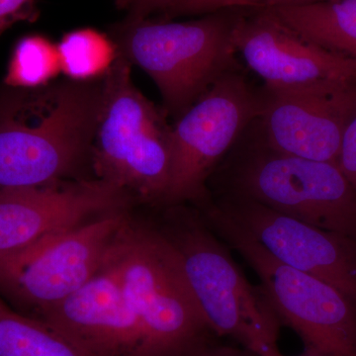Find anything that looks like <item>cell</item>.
<instances>
[{"mask_svg": "<svg viewBox=\"0 0 356 356\" xmlns=\"http://www.w3.org/2000/svg\"><path fill=\"white\" fill-rule=\"evenodd\" d=\"M102 95L103 79L0 86V191L88 178Z\"/></svg>", "mask_w": 356, "mask_h": 356, "instance_id": "6da1fadb", "label": "cell"}, {"mask_svg": "<svg viewBox=\"0 0 356 356\" xmlns=\"http://www.w3.org/2000/svg\"><path fill=\"white\" fill-rule=\"evenodd\" d=\"M254 121L211 175L210 194L254 201L356 240V194L337 163L274 149Z\"/></svg>", "mask_w": 356, "mask_h": 356, "instance_id": "7a4b0ae2", "label": "cell"}, {"mask_svg": "<svg viewBox=\"0 0 356 356\" xmlns=\"http://www.w3.org/2000/svg\"><path fill=\"white\" fill-rule=\"evenodd\" d=\"M165 208L161 229L177 250L192 294L212 332L255 355L284 356L278 346L282 325L270 302L259 285L248 280L200 211L186 204Z\"/></svg>", "mask_w": 356, "mask_h": 356, "instance_id": "3957f363", "label": "cell"}, {"mask_svg": "<svg viewBox=\"0 0 356 356\" xmlns=\"http://www.w3.org/2000/svg\"><path fill=\"white\" fill-rule=\"evenodd\" d=\"M247 9L188 21L125 19L113 29L119 54L147 72L175 120L227 72L241 69L236 35Z\"/></svg>", "mask_w": 356, "mask_h": 356, "instance_id": "277c9868", "label": "cell"}, {"mask_svg": "<svg viewBox=\"0 0 356 356\" xmlns=\"http://www.w3.org/2000/svg\"><path fill=\"white\" fill-rule=\"evenodd\" d=\"M110 254L149 356H186L219 339L204 318L177 250L161 227L134 222L128 216Z\"/></svg>", "mask_w": 356, "mask_h": 356, "instance_id": "5b68a950", "label": "cell"}, {"mask_svg": "<svg viewBox=\"0 0 356 356\" xmlns=\"http://www.w3.org/2000/svg\"><path fill=\"white\" fill-rule=\"evenodd\" d=\"M131 70V63L119 54L103 79L91 172L135 201L163 206L172 175V126L163 107L135 86Z\"/></svg>", "mask_w": 356, "mask_h": 356, "instance_id": "8992f818", "label": "cell"}, {"mask_svg": "<svg viewBox=\"0 0 356 356\" xmlns=\"http://www.w3.org/2000/svg\"><path fill=\"white\" fill-rule=\"evenodd\" d=\"M197 209L211 229L252 267L281 325L296 332L304 350L356 356L355 300L327 281L277 261L209 200Z\"/></svg>", "mask_w": 356, "mask_h": 356, "instance_id": "52a82bcc", "label": "cell"}, {"mask_svg": "<svg viewBox=\"0 0 356 356\" xmlns=\"http://www.w3.org/2000/svg\"><path fill=\"white\" fill-rule=\"evenodd\" d=\"M264 86H255L241 69L227 72L175 120L172 175L166 206H199L210 197L211 175L266 105Z\"/></svg>", "mask_w": 356, "mask_h": 356, "instance_id": "ba28073f", "label": "cell"}, {"mask_svg": "<svg viewBox=\"0 0 356 356\" xmlns=\"http://www.w3.org/2000/svg\"><path fill=\"white\" fill-rule=\"evenodd\" d=\"M128 211L109 213L13 254L0 255V296L37 318L83 286L102 266Z\"/></svg>", "mask_w": 356, "mask_h": 356, "instance_id": "9c48e42d", "label": "cell"}, {"mask_svg": "<svg viewBox=\"0 0 356 356\" xmlns=\"http://www.w3.org/2000/svg\"><path fill=\"white\" fill-rule=\"evenodd\" d=\"M136 202L127 192L95 178L0 191V255L19 252Z\"/></svg>", "mask_w": 356, "mask_h": 356, "instance_id": "30bf717a", "label": "cell"}, {"mask_svg": "<svg viewBox=\"0 0 356 356\" xmlns=\"http://www.w3.org/2000/svg\"><path fill=\"white\" fill-rule=\"evenodd\" d=\"M222 214L277 261L327 281L356 301V240L248 199L210 194Z\"/></svg>", "mask_w": 356, "mask_h": 356, "instance_id": "8fae6325", "label": "cell"}, {"mask_svg": "<svg viewBox=\"0 0 356 356\" xmlns=\"http://www.w3.org/2000/svg\"><path fill=\"white\" fill-rule=\"evenodd\" d=\"M238 54L273 91L353 83L356 60L304 38L267 10H248L236 35Z\"/></svg>", "mask_w": 356, "mask_h": 356, "instance_id": "7c38bea8", "label": "cell"}, {"mask_svg": "<svg viewBox=\"0 0 356 356\" xmlns=\"http://www.w3.org/2000/svg\"><path fill=\"white\" fill-rule=\"evenodd\" d=\"M266 92L264 111L254 121L264 142L283 153L337 163L344 131L356 114V81Z\"/></svg>", "mask_w": 356, "mask_h": 356, "instance_id": "4fadbf2b", "label": "cell"}, {"mask_svg": "<svg viewBox=\"0 0 356 356\" xmlns=\"http://www.w3.org/2000/svg\"><path fill=\"white\" fill-rule=\"evenodd\" d=\"M35 318L55 327L90 356H149L124 297L110 248L83 287Z\"/></svg>", "mask_w": 356, "mask_h": 356, "instance_id": "5bb4252c", "label": "cell"}, {"mask_svg": "<svg viewBox=\"0 0 356 356\" xmlns=\"http://www.w3.org/2000/svg\"><path fill=\"white\" fill-rule=\"evenodd\" d=\"M266 10L304 38L356 60V0H325Z\"/></svg>", "mask_w": 356, "mask_h": 356, "instance_id": "9a60e30c", "label": "cell"}, {"mask_svg": "<svg viewBox=\"0 0 356 356\" xmlns=\"http://www.w3.org/2000/svg\"><path fill=\"white\" fill-rule=\"evenodd\" d=\"M0 356H90L55 327L13 308L0 296Z\"/></svg>", "mask_w": 356, "mask_h": 356, "instance_id": "2e32d148", "label": "cell"}, {"mask_svg": "<svg viewBox=\"0 0 356 356\" xmlns=\"http://www.w3.org/2000/svg\"><path fill=\"white\" fill-rule=\"evenodd\" d=\"M57 44L63 74L79 83L102 81L119 57L112 37L95 28L65 33Z\"/></svg>", "mask_w": 356, "mask_h": 356, "instance_id": "e0dca14e", "label": "cell"}, {"mask_svg": "<svg viewBox=\"0 0 356 356\" xmlns=\"http://www.w3.org/2000/svg\"><path fill=\"white\" fill-rule=\"evenodd\" d=\"M60 72L58 44L44 35H26L14 46L3 84L20 89L43 88L53 83Z\"/></svg>", "mask_w": 356, "mask_h": 356, "instance_id": "ac0fdd59", "label": "cell"}, {"mask_svg": "<svg viewBox=\"0 0 356 356\" xmlns=\"http://www.w3.org/2000/svg\"><path fill=\"white\" fill-rule=\"evenodd\" d=\"M325 0H177L161 19L173 20L181 16L205 15L224 9L266 10L276 7L299 6Z\"/></svg>", "mask_w": 356, "mask_h": 356, "instance_id": "d6986e66", "label": "cell"}, {"mask_svg": "<svg viewBox=\"0 0 356 356\" xmlns=\"http://www.w3.org/2000/svg\"><path fill=\"white\" fill-rule=\"evenodd\" d=\"M36 0H0V36L11 26L38 19Z\"/></svg>", "mask_w": 356, "mask_h": 356, "instance_id": "ffe728a7", "label": "cell"}, {"mask_svg": "<svg viewBox=\"0 0 356 356\" xmlns=\"http://www.w3.org/2000/svg\"><path fill=\"white\" fill-rule=\"evenodd\" d=\"M337 165L356 194V114L344 131Z\"/></svg>", "mask_w": 356, "mask_h": 356, "instance_id": "44dd1931", "label": "cell"}, {"mask_svg": "<svg viewBox=\"0 0 356 356\" xmlns=\"http://www.w3.org/2000/svg\"><path fill=\"white\" fill-rule=\"evenodd\" d=\"M177 1V0H132L126 19H147L154 13L161 15Z\"/></svg>", "mask_w": 356, "mask_h": 356, "instance_id": "7402d4cb", "label": "cell"}, {"mask_svg": "<svg viewBox=\"0 0 356 356\" xmlns=\"http://www.w3.org/2000/svg\"><path fill=\"white\" fill-rule=\"evenodd\" d=\"M186 356H257L252 351L245 350L242 346H229L219 343L218 339L205 344L202 348L193 351Z\"/></svg>", "mask_w": 356, "mask_h": 356, "instance_id": "603a6c76", "label": "cell"}, {"mask_svg": "<svg viewBox=\"0 0 356 356\" xmlns=\"http://www.w3.org/2000/svg\"><path fill=\"white\" fill-rule=\"evenodd\" d=\"M132 0H115L117 7L120 9H129Z\"/></svg>", "mask_w": 356, "mask_h": 356, "instance_id": "cb8c5ba5", "label": "cell"}, {"mask_svg": "<svg viewBox=\"0 0 356 356\" xmlns=\"http://www.w3.org/2000/svg\"><path fill=\"white\" fill-rule=\"evenodd\" d=\"M296 356H330V355H322V353H315V351L304 350L303 353H302L301 355H296Z\"/></svg>", "mask_w": 356, "mask_h": 356, "instance_id": "d4e9b609", "label": "cell"}]
</instances>
